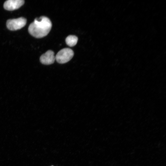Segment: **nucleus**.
Here are the masks:
<instances>
[{
    "label": "nucleus",
    "instance_id": "39448f33",
    "mask_svg": "<svg viewBox=\"0 0 166 166\" xmlns=\"http://www.w3.org/2000/svg\"><path fill=\"white\" fill-rule=\"evenodd\" d=\"M54 52L51 50L47 51L40 57V62L43 64L49 65L53 63L55 60Z\"/></svg>",
    "mask_w": 166,
    "mask_h": 166
},
{
    "label": "nucleus",
    "instance_id": "0eeeda50",
    "mask_svg": "<svg viewBox=\"0 0 166 166\" xmlns=\"http://www.w3.org/2000/svg\"></svg>",
    "mask_w": 166,
    "mask_h": 166
},
{
    "label": "nucleus",
    "instance_id": "f03ea898",
    "mask_svg": "<svg viewBox=\"0 0 166 166\" xmlns=\"http://www.w3.org/2000/svg\"><path fill=\"white\" fill-rule=\"evenodd\" d=\"M74 52L72 50L69 48L61 49L57 54L55 60L59 63L64 64L69 61L73 57Z\"/></svg>",
    "mask_w": 166,
    "mask_h": 166
},
{
    "label": "nucleus",
    "instance_id": "7ed1b4c3",
    "mask_svg": "<svg viewBox=\"0 0 166 166\" xmlns=\"http://www.w3.org/2000/svg\"><path fill=\"white\" fill-rule=\"evenodd\" d=\"M26 19L23 17L8 20L6 23V25L8 29L12 31L19 30L26 25Z\"/></svg>",
    "mask_w": 166,
    "mask_h": 166
},
{
    "label": "nucleus",
    "instance_id": "423d86ee",
    "mask_svg": "<svg viewBox=\"0 0 166 166\" xmlns=\"http://www.w3.org/2000/svg\"><path fill=\"white\" fill-rule=\"evenodd\" d=\"M78 38L76 36L70 35L66 37L65 39L66 44L68 46L73 47L75 46L78 41Z\"/></svg>",
    "mask_w": 166,
    "mask_h": 166
},
{
    "label": "nucleus",
    "instance_id": "20e7f679",
    "mask_svg": "<svg viewBox=\"0 0 166 166\" xmlns=\"http://www.w3.org/2000/svg\"><path fill=\"white\" fill-rule=\"evenodd\" d=\"M24 3L23 0H8L4 4V9L8 10H13L19 8Z\"/></svg>",
    "mask_w": 166,
    "mask_h": 166
},
{
    "label": "nucleus",
    "instance_id": "f257e3e1",
    "mask_svg": "<svg viewBox=\"0 0 166 166\" xmlns=\"http://www.w3.org/2000/svg\"><path fill=\"white\" fill-rule=\"evenodd\" d=\"M52 23L47 17L42 16L35 18L29 26L28 31L33 36L41 38L46 36L51 30Z\"/></svg>",
    "mask_w": 166,
    "mask_h": 166
}]
</instances>
